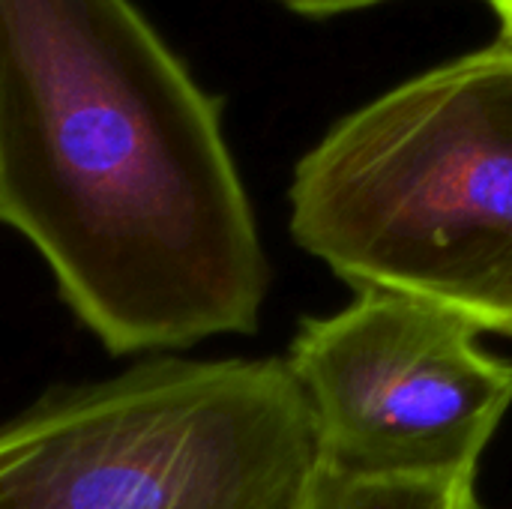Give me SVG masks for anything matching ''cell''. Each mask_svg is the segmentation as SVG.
Instances as JSON below:
<instances>
[{
	"instance_id": "6da1fadb",
	"label": "cell",
	"mask_w": 512,
	"mask_h": 509,
	"mask_svg": "<svg viewBox=\"0 0 512 509\" xmlns=\"http://www.w3.org/2000/svg\"><path fill=\"white\" fill-rule=\"evenodd\" d=\"M0 222L111 354L258 327L267 258L219 102L132 0H0Z\"/></svg>"
},
{
	"instance_id": "7a4b0ae2",
	"label": "cell",
	"mask_w": 512,
	"mask_h": 509,
	"mask_svg": "<svg viewBox=\"0 0 512 509\" xmlns=\"http://www.w3.org/2000/svg\"><path fill=\"white\" fill-rule=\"evenodd\" d=\"M291 234L357 291L512 336V33L333 126L294 171Z\"/></svg>"
},
{
	"instance_id": "3957f363",
	"label": "cell",
	"mask_w": 512,
	"mask_h": 509,
	"mask_svg": "<svg viewBox=\"0 0 512 509\" xmlns=\"http://www.w3.org/2000/svg\"><path fill=\"white\" fill-rule=\"evenodd\" d=\"M318 468L285 360H156L0 426V509H303Z\"/></svg>"
},
{
	"instance_id": "277c9868",
	"label": "cell",
	"mask_w": 512,
	"mask_h": 509,
	"mask_svg": "<svg viewBox=\"0 0 512 509\" xmlns=\"http://www.w3.org/2000/svg\"><path fill=\"white\" fill-rule=\"evenodd\" d=\"M294 375L321 465L354 477H453L477 462L512 405V363L465 318L396 291H357L306 318Z\"/></svg>"
},
{
	"instance_id": "5b68a950",
	"label": "cell",
	"mask_w": 512,
	"mask_h": 509,
	"mask_svg": "<svg viewBox=\"0 0 512 509\" xmlns=\"http://www.w3.org/2000/svg\"><path fill=\"white\" fill-rule=\"evenodd\" d=\"M477 474L453 477H354L318 468L303 509H483Z\"/></svg>"
},
{
	"instance_id": "8992f818",
	"label": "cell",
	"mask_w": 512,
	"mask_h": 509,
	"mask_svg": "<svg viewBox=\"0 0 512 509\" xmlns=\"http://www.w3.org/2000/svg\"><path fill=\"white\" fill-rule=\"evenodd\" d=\"M303 15H336V12H345V9H360V6H372V3H381V0H279Z\"/></svg>"
},
{
	"instance_id": "52a82bcc",
	"label": "cell",
	"mask_w": 512,
	"mask_h": 509,
	"mask_svg": "<svg viewBox=\"0 0 512 509\" xmlns=\"http://www.w3.org/2000/svg\"><path fill=\"white\" fill-rule=\"evenodd\" d=\"M495 6V12L501 15L504 33H512V0H489Z\"/></svg>"
}]
</instances>
